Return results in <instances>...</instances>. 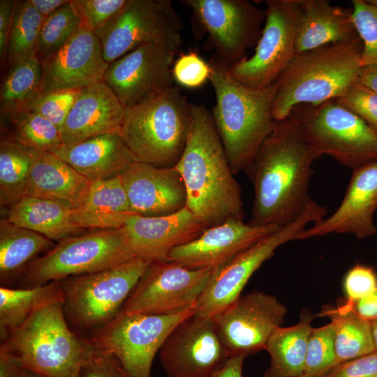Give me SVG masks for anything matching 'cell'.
<instances>
[{
	"mask_svg": "<svg viewBox=\"0 0 377 377\" xmlns=\"http://www.w3.org/2000/svg\"><path fill=\"white\" fill-rule=\"evenodd\" d=\"M320 157L292 114L277 121L246 171L254 191L249 223L283 227L296 221L313 201L309 186Z\"/></svg>",
	"mask_w": 377,
	"mask_h": 377,
	"instance_id": "cell-1",
	"label": "cell"
},
{
	"mask_svg": "<svg viewBox=\"0 0 377 377\" xmlns=\"http://www.w3.org/2000/svg\"><path fill=\"white\" fill-rule=\"evenodd\" d=\"M175 166L185 184L186 206L208 227L230 219L244 220L240 186L204 105L191 103L186 146Z\"/></svg>",
	"mask_w": 377,
	"mask_h": 377,
	"instance_id": "cell-2",
	"label": "cell"
},
{
	"mask_svg": "<svg viewBox=\"0 0 377 377\" xmlns=\"http://www.w3.org/2000/svg\"><path fill=\"white\" fill-rule=\"evenodd\" d=\"M210 65L216 96L212 119L233 172H246L277 123L272 113L276 82L266 88L249 87L216 58Z\"/></svg>",
	"mask_w": 377,
	"mask_h": 377,
	"instance_id": "cell-3",
	"label": "cell"
},
{
	"mask_svg": "<svg viewBox=\"0 0 377 377\" xmlns=\"http://www.w3.org/2000/svg\"><path fill=\"white\" fill-rule=\"evenodd\" d=\"M362 43L355 39L295 54L276 81L272 113L276 121L300 105L335 100L359 80Z\"/></svg>",
	"mask_w": 377,
	"mask_h": 377,
	"instance_id": "cell-4",
	"label": "cell"
},
{
	"mask_svg": "<svg viewBox=\"0 0 377 377\" xmlns=\"http://www.w3.org/2000/svg\"><path fill=\"white\" fill-rule=\"evenodd\" d=\"M0 350L42 377H79L91 348L68 325L63 303L56 302L34 313Z\"/></svg>",
	"mask_w": 377,
	"mask_h": 377,
	"instance_id": "cell-5",
	"label": "cell"
},
{
	"mask_svg": "<svg viewBox=\"0 0 377 377\" xmlns=\"http://www.w3.org/2000/svg\"><path fill=\"white\" fill-rule=\"evenodd\" d=\"M191 103L177 87L124 108L120 135L136 161L174 167L184 150Z\"/></svg>",
	"mask_w": 377,
	"mask_h": 377,
	"instance_id": "cell-6",
	"label": "cell"
},
{
	"mask_svg": "<svg viewBox=\"0 0 377 377\" xmlns=\"http://www.w3.org/2000/svg\"><path fill=\"white\" fill-rule=\"evenodd\" d=\"M149 265L133 258L112 268L59 281L63 311L71 329L87 335L117 317Z\"/></svg>",
	"mask_w": 377,
	"mask_h": 377,
	"instance_id": "cell-7",
	"label": "cell"
},
{
	"mask_svg": "<svg viewBox=\"0 0 377 377\" xmlns=\"http://www.w3.org/2000/svg\"><path fill=\"white\" fill-rule=\"evenodd\" d=\"M305 140L353 170L377 162V132L335 100L300 105L290 113Z\"/></svg>",
	"mask_w": 377,
	"mask_h": 377,
	"instance_id": "cell-8",
	"label": "cell"
},
{
	"mask_svg": "<svg viewBox=\"0 0 377 377\" xmlns=\"http://www.w3.org/2000/svg\"><path fill=\"white\" fill-rule=\"evenodd\" d=\"M195 309L170 316L121 312L83 337L93 350L116 359L126 377H151L156 353L171 332L195 315Z\"/></svg>",
	"mask_w": 377,
	"mask_h": 377,
	"instance_id": "cell-9",
	"label": "cell"
},
{
	"mask_svg": "<svg viewBox=\"0 0 377 377\" xmlns=\"http://www.w3.org/2000/svg\"><path fill=\"white\" fill-rule=\"evenodd\" d=\"M133 258L119 229L91 230L59 242L33 260L23 272L19 288L99 272Z\"/></svg>",
	"mask_w": 377,
	"mask_h": 377,
	"instance_id": "cell-10",
	"label": "cell"
},
{
	"mask_svg": "<svg viewBox=\"0 0 377 377\" xmlns=\"http://www.w3.org/2000/svg\"><path fill=\"white\" fill-rule=\"evenodd\" d=\"M327 212L326 207L313 200L296 221L280 227L227 263L214 269L197 302L194 316L214 318L241 296L253 273L274 255L277 248L288 242L301 239L306 226L324 219Z\"/></svg>",
	"mask_w": 377,
	"mask_h": 377,
	"instance_id": "cell-11",
	"label": "cell"
},
{
	"mask_svg": "<svg viewBox=\"0 0 377 377\" xmlns=\"http://www.w3.org/2000/svg\"><path fill=\"white\" fill-rule=\"evenodd\" d=\"M182 23L168 0H128L124 8L95 32L106 63L148 43L181 46Z\"/></svg>",
	"mask_w": 377,
	"mask_h": 377,
	"instance_id": "cell-12",
	"label": "cell"
},
{
	"mask_svg": "<svg viewBox=\"0 0 377 377\" xmlns=\"http://www.w3.org/2000/svg\"><path fill=\"white\" fill-rule=\"evenodd\" d=\"M265 21L253 54L229 67L244 85L263 89L274 84L296 54L302 18L300 0H267Z\"/></svg>",
	"mask_w": 377,
	"mask_h": 377,
	"instance_id": "cell-13",
	"label": "cell"
},
{
	"mask_svg": "<svg viewBox=\"0 0 377 377\" xmlns=\"http://www.w3.org/2000/svg\"><path fill=\"white\" fill-rule=\"evenodd\" d=\"M208 35L216 59L229 67L245 59L256 45L265 21V10L247 0H185Z\"/></svg>",
	"mask_w": 377,
	"mask_h": 377,
	"instance_id": "cell-14",
	"label": "cell"
},
{
	"mask_svg": "<svg viewBox=\"0 0 377 377\" xmlns=\"http://www.w3.org/2000/svg\"><path fill=\"white\" fill-rule=\"evenodd\" d=\"M213 269H188L170 261L149 263L126 301L128 313L170 316L196 306Z\"/></svg>",
	"mask_w": 377,
	"mask_h": 377,
	"instance_id": "cell-15",
	"label": "cell"
},
{
	"mask_svg": "<svg viewBox=\"0 0 377 377\" xmlns=\"http://www.w3.org/2000/svg\"><path fill=\"white\" fill-rule=\"evenodd\" d=\"M286 313L272 295L254 290L238 297L213 318L228 357H246L265 349Z\"/></svg>",
	"mask_w": 377,
	"mask_h": 377,
	"instance_id": "cell-16",
	"label": "cell"
},
{
	"mask_svg": "<svg viewBox=\"0 0 377 377\" xmlns=\"http://www.w3.org/2000/svg\"><path fill=\"white\" fill-rule=\"evenodd\" d=\"M177 53L161 44L141 45L110 64L104 82L124 108L138 104L174 86Z\"/></svg>",
	"mask_w": 377,
	"mask_h": 377,
	"instance_id": "cell-17",
	"label": "cell"
},
{
	"mask_svg": "<svg viewBox=\"0 0 377 377\" xmlns=\"http://www.w3.org/2000/svg\"><path fill=\"white\" fill-rule=\"evenodd\" d=\"M158 353L168 377H211L228 358L214 320L194 316L171 332Z\"/></svg>",
	"mask_w": 377,
	"mask_h": 377,
	"instance_id": "cell-18",
	"label": "cell"
},
{
	"mask_svg": "<svg viewBox=\"0 0 377 377\" xmlns=\"http://www.w3.org/2000/svg\"><path fill=\"white\" fill-rule=\"evenodd\" d=\"M40 63V92L80 90L104 82L109 65L103 58L96 34L82 26Z\"/></svg>",
	"mask_w": 377,
	"mask_h": 377,
	"instance_id": "cell-19",
	"label": "cell"
},
{
	"mask_svg": "<svg viewBox=\"0 0 377 377\" xmlns=\"http://www.w3.org/2000/svg\"><path fill=\"white\" fill-rule=\"evenodd\" d=\"M280 227L255 226L230 219L208 227L194 240L174 249L167 261L188 269H215L269 235Z\"/></svg>",
	"mask_w": 377,
	"mask_h": 377,
	"instance_id": "cell-20",
	"label": "cell"
},
{
	"mask_svg": "<svg viewBox=\"0 0 377 377\" xmlns=\"http://www.w3.org/2000/svg\"><path fill=\"white\" fill-rule=\"evenodd\" d=\"M208 226L187 206L161 216L132 215L119 228L135 258L167 260L171 251L199 237Z\"/></svg>",
	"mask_w": 377,
	"mask_h": 377,
	"instance_id": "cell-21",
	"label": "cell"
},
{
	"mask_svg": "<svg viewBox=\"0 0 377 377\" xmlns=\"http://www.w3.org/2000/svg\"><path fill=\"white\" fill-rule=\"evenodd\" d=\"M377 162L353 170L344 197L336 211L306 229L301 239L329 234H350L357 239L377 232Z\"/></svg>",
	"mask_w": 377,
	"mask_h": 377,
	"instance_id": "cell-22",
	"label": "cell"
},
{
	"mask_svg": "<svg viewBox=\"0 0 377 377\" xmlns=\"http://www.w3.org/2000/svg\"><path fill=\"white\" fill-rule=\"evenodd\" d=\"M121 177L133 215L165 216L186 206L185 184L176 166L135 161Z\"/></svg>",
	"mask_w": 377,
	"mask_h": 377,
	"instance_id": "cell-23",
	"label": "cell"
},
{
	"mask_svg": "<svg viewBox=\"0 0 377 377\" xmlns=\"http://www.w3.org/2000/svg\"><path fill=\"white\" fill-rule=\"evenodd\" d=\"M124 107L105 82L80 89L60 129L64 146L104 134L120 135Z\"/></svg>",
	"mask_w": 377,
	"mask_h": 377,
	"instance_id": "cell-24",
	"label": "cell"
},
{
	"mask_svg": "<svg viewBox=\"0 0 377 377\" xmlns=\"http://www.w3.org/2000/svg\"><path fill=\"white\" fill-rule=\"evenodd\" d=\"M54 154L91 182L121 176L136 161L119 134L97 135L63 146Z\"/></svg>",
	"mask_w": 377,
	"mask_h": 377,
	"instance_id": "cell-25",
	"label": "cell"
},
{
	"mask_svg": "<svg viewBox=\"0 0 377 377\" xmlns=\"http://www.w3.org/2000/svg\"><path fill=\"white\" fill-rule=\"evenodd\" d=\"M91 184L55 154L36 151L25 195L53 200L75 209L85 200Z\"/></svg>",
	"mask_w": 377,
	"mask_h": 377,
	"instance_id": "cell-26",
	"label": "cell"
},
{
	"mask_svg": "<svg viewBox=\"0 0 377 377\" xmlns=\"http://www.w3.org/2000/svg\"><path fill=\"white\" fill-rule=\"evenodd\" d=\"M300 4L296 54L359 37L352 8L332 6L326 0H300Z\"/></svg>",
	"mask_w": 377,
	"mask_h": 377,
	"instance_id": "cell-27",
	"label": "cell"
},
{
	"mask_svg": "<svg viewBox=\"0 0 377 377\" xmlns=\"http://www.w3.org/2000/svg\"><path fill=\"white\" fill-rule=\"evenodd\" d=\"M132 215L121 176L91 182L84 202L73 209L75 223L91 230L119 229Z\"/></svg>",
	"mask_w": 377,
	"mask_h": 377,
	"instance_id": "cell-28",
	"label": "cell"
},
{
	"mask_svg": "<svg viewBox=\"0 0 377 377\" xmlns=\"http://www.w3.org/2000/svg\"><path fill=\"white\" fill-rule=\"evenodd\" d=\"M73 209L53 200L25 195L10 207L6 218L13 224L60 242L86 230L75 223Z\"/></svg>",
	"mask_w": 377,
	"mask_h": 377,
	"instance_id": "cell-29",
	"label": "cell"
},
{
	"mask_svg": "<svg viewBox=\"0 0 377 377\" xmlns=\"http://www.w3.org/2000/svg\"><path fill=\"white\" fill-rule=\"evenodd\" d=\"M312 319L306 312L297 324L280 326L272 332L265 348L270 356V362L264 377H297L304 374Z\"/></svg>",
	"mask_w": 377,
	"mask_h": 377,
	"instance_id": "cell-30",
	"label": "cell"
},
{
	"mask_svg": "<svg viewBox=\"0 0 377 377\" xmlns=\"http://www.w3.org/2000/svg\"><path fill=\"white\" fill-rule=\"evenodd\" d=\"M59 281L31 288H0V339H8L39 309L64 302Z\"/></svg>",
	"mask_w": 377,
	"mask_h": 377,
	"instance_id": "cell-31",
	"label": "cell"
},
{
	"mask_svg": "<svg viewBox=\"0 0 377 377\" xmlns=\"http://www.w3.org/2000/svg\"><path fill=\"white\" fill-rule=\"evenodd\" d=\"M54 246L52 241L31 230L18 226L6 218L0 221V279L6 286L44 251Z\"/></svg>",
	"mask_w": 377,
	"mask_h": 377,
	"instance_id": "cell-32",
	"label": "cell"
},
{
	"mask_svg": "<svg viewBox=\"0 0 377 377\" xmlns=\"http://www.w3.org/2000/svg\"><path fill=\"white\" fill-rule=\"evenodd\" d=\"M324 313L330 318L334 325L338 364L374 352L369 321L345 305L327 309Z\"/></svg>",
	"mask_w": 377,
	"mask_h": 377,
	"instance_id": "cell-33",
	"label": "cell"
},
{
	"mask_svg": "<svg viewBox=\"0 0 377 377\" xmlns=\"http://www.w3.org/2000/svg\"><path fill=\"white\" fill-rule=\"evenodd\" d=\"M36 151L10 138L0 144V204L12 206L25 196Z\"/></svg>",
	"mask_w": 377,
	"mask_h": 377,
	"instance_id": "cell-34",
	"label": "cell"
},
{
	"mask_svg": "<svg viewBox=\"0 0 377 377\" xmlns=\"http://www.w3.org/2000/svg\"><path fill=\"white\" fill-rule=\"evenodd\" d=\"M41 63L35 56L10 66L1 87V114L21 110L40 93Z\"/></svg>",
	"mask_w": 377,
	"mask_h": 377,
	"instance_id": "cell-35",
	"label": "cell"
},
{
	"mask_svg": "<svg viewBox=\"0 0 377 377\" xmlns=\"http://www.w3.org/2000/svg\"><path fill=\"white\" fill-rule=\"evenodd\" d=\"M44 20L29 0L17 1L6 50L10 66L36 56Z\"/></svg>",
	"mask_w": 377,
	"mask_h": 377,
	"instance_id": "cell-36",
	"label": "cell"
},
{
	"mask_svg": "<svg viewBox=\"0 0 377 377\" xmlns=\"http://www.w3.org/2000/svg\"><path fill=\"white\" fill-rule=\"evenodd\" d=\"M7 116L14 127V137L10 138L40 152L55 154L63 146L59 129L38 113L22 110Z\"/></svg>",
	"mask_w": 377,
	"mask_h": 377,
	"instance_id": "cell-37",
	"label": "cell"
},
{
	"mask_svg": "<svg viewBox=\"0 0 377 377\" xmlns=\"http://www.w3.org/2000/svg\"><path fill=\"white\" fill-rule=\"evenodd\" d=\"M81 26L80 17L69 1L45 18L39 36L36 57L41 61L61 48Z\"/></svg>",
	"mask_w": 377,
	"mask_h": 377,
	"instance_id": "cell-38",
	"label": "cell"
},
{
	"mask_svg": "<svg viewBox=\"0 0 377 377\" xmlns=\"http://www.w3.org/2000/svg\"><path fill=\"white\" fill-rule=\"evenodd\" d=\"M334 348V325L330 323L312 329L307 343L304 374L325 377L337 365Z\"/></svg>",
	"mask_w": 377,
	"mask_h": 377,
	"instance_id": "cell-39",
	"label": "cell"
},
{
	"mask_svg": "<svg viewBox=\"0 0 377 377\" xmlns=\"http://www.w3.org/2000/svg\"><path fill=\"white\" fill-rule=\"evenodd\" d=\"M353 21L362 43V66L377 64V3L353 0Z\"/></svg>",
	"mask_w": 377,
	"mask_h": 377,
	"instance_id": "cell-40",
	"label": "cell"
},
{
	"mask_svg": "<svg viewBox=\"0 0 377 377\" xmlns=\"http://www.w3.org/2000/svg\"><path fill=\"white\" fill-rule=\"evenodd\" d=\"M79 91L66 89L40 92L22 110H29L39 114L50 121L60 131Z\"/></svg>",
	"mask_w": 377,
	"mask_h": 377,
	"instance_id": "cell-41",
	"label": "cell"
},
{
	"mask_svg": "<svg viewBox=\"0 0 377 377\" xmlns=\"http://www.w3.org/2000/svg\"><path fill=\"white\" fill-rule=\"evenodd\" d=\"M335 101L377 132V93L357 80Z\"/></svg>",
	"mask_w": 377,
	"mask_h": 377,
	"instance_id": "cell-42",
	"label": "cell"
},
{
	"mask_svg": "<svg viewBox=\"0 0 377 377\" xmlns=\"http://www.w3.org/2000/svg\"><path fill=\"white\" fill-rule=\"evenodd\" d=\"M128 0H70L81 26L96 32L103 27L126 5Z\"/></svg>",
	"mask_w": 377,
	"mask_h": 377,
	"instance_id": "cell-43",
	"label": "cell"
},
{
	"mask_svg": "<svg viewBox=\"0 0 377 377\" xmlns=\"http://www.w3.org/2000/svg\"><path fill=\"white\" fill-rule=\"evenodd\" d=\"M211 65L206 63L196 52L182 54L174 62L173 79L186 88H198L209 80Z\"/></svg>",
	"mask_w": 377,
	"mask_h": 377,
	"instance_id": "cell-44",
	"label": "cell"
},
{
	"mask_svg": "<svg viewBox=\"0 0 377 377\" xmlns=\"http://www.w3.org/2000/svg\"><path fill=\"white\" fill-rule=\"evenodd\" d=\"M343 288L346 304L352 305L377 290V275L372 267L357 264L347 272Z\"/></svg>",
	"mask_w": 377,
	"mask_h": 377,
	"instance_id": "cell-45",
	"label": "cell"
},
{
	"mask_svg": "<svg viewBox=\"0 0 377 377\" xmlns=\"http://www.w3.org/2000/svg\"><path fill=\"white\" fill-rule=\"evenodd\" d=\"M79 377L126 376L116 359L91 348L81 368Z\"/></svg>",
	"mask_w": 377,
	"mask_h": 377,
	"instance_id": "cell-46",
	"label": "cell"
},
{
	"mask_svg": "<svg viewBox=\"0 0 377 377\" xmlns=\"http://www.w3.org/2000/svg\"><path fill=\"white\" fill-rule=\"evenodd\" d=\"M325 377H377V353L339 363Z\"/></svg>",
	"mask_w": 377,
	"mask_h": 377,
	"instance_id": "cell-47",
	"label": "cell"
},
{
	"mask_svg": "<svg viewBox=\"0 0 377 377\" xmlns=\"http://www.w3.org/2000/svg\"><path fill=\"white\" fill-rule=\"evenodd\" d=\"M17 1H0V58L1 64L6 57L7 45Z\"/></svg>",
	"mask_w": 377,
	"mask_h": 377,
	"instance_id": "cell-48",
	"label": "cell"
},
{
	"mask_svg": "<svg viewBox=\"0 0 377 377\" xmlns=\"http://www.w3.org/2000/svg\"><path fill=\"white\" fill-rule=\"evenodd\" d=\"M362 318L371 322L377 319V290L352 305L344 304Z\"/></svg>",
	"mask_w": 377,
	"mask_h": 377,
	"instance_id": "cell-49",
	"label": "cell"
},
{
	"mask_svg": "<svg viewBox=\"0 0 377 377\" xmlns=\"http://www.w3.org/2000/svg\"><path fill=\"white\" fill-rule=\"evenodd\" d=\"M244 357H230L218 369L211 377H244L242 368Z\"/></svg>",
	"mask_w": 377,
	"mask_h": 377,
	"instance_id": "cell-50",
	"label": "cell"
},
{
	"mask_svg": "<svg viewBox=\"0 0 377 377\" xmlns=\"http://www.w3.org/2000/svg\"><path fill=\"white\" fill-rule=\"evenodd\" d=\"M29 1L44 18L69 2L67 0H29Z\"/></svg>",
	"mask_w": 377,
	"mask_h": 377,
	"instance_id": "cell-51",
	"label": "cell"
},
{
	"mask_svg": "<svg viewBox=\"0 0 377 377\" xmlns=\"http://www.w3.org/2000/svg\"><path fill=\"white\" fill-rule=\"evenodd\" d=\"M21 367L13 356L0 350V377H14Z\"/></svg>",
	"mask_w": 377,
	"mask_h": 377,
	"instance_id": "cell-52",
	"label": "cell"
},
{
	"mask_svg": "<svg viewBox=\"0 0 377 377\" xmlns=\"http://www.w3.org/2000/svg\"><path fill=\"white\" fill-rule=\"evenodd\" d=\"M358 80L377 93V64L362 66Z\"/></svg>",
	"mask_w": 377,
	"mask_h": 377,
	"instance_id": "cell-53",
	"label": "cell"
},
{
	"mask_svg": "<svg viewBox=\"0 0 377 377\" xmlns=\"http://www.w3.org/2000/svg\"><path fill=\"white\" fill-rule=\"evenodd\" d=\"M14 377H42V376L31 371L25 369L22 367H21Z\"/></svg>",
	"mask_w": 377,
	"mask_h": 377,
	"instance_id": "cell-54",
	"label": "cell"
},
{
	"mask_svg": "<svg viewBox=\"0 0 377 377\" xmlns=\"http://www.w3.org/2000/svg\"><path fill=\"white\" fill-rule=\"evenodd\" d=\"M374 345V352L377 353V319L370 322Z\"/></svg>",
	"mask_w": 377,
	"mask_h": 377,
	"instance_id": "cell-55",
	"label": "cell"
},
{
	"mask_svg": "<svg viewBox=\"0 0 377 377\" xmlns=\"http://www.w3.org/2000/svg\"><path fill=\"white\" fill-rule=\"evenodd\" d=\"M297 377H308V376L304 375V374H302V375H300V376H297Z\"/></svg>",
	"mask_w": 377,
	"mask_h": 377,
	"instance_id": "cell-56",
	"label": "cell"
},
{
	"mask_svg": "<svg viewBox=\"0 0 377 377\" xmlns=\"http://www.w3.org/2000/svg\"><path fill=\"white\" fill-rule=\"evenodd\" d=\"M374 3H377V0H371Z\"/></svg>",
	"mask_w": 377,
	"mask_h": 377,
	"instance_id": "cell-57",
	"label": "cell"
}]
</instances>
